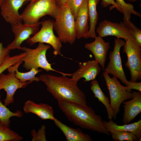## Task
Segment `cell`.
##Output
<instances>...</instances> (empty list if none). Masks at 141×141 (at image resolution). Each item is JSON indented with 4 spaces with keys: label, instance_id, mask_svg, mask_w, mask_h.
<instances>
[{
    "label": "cell",
    "instance_id": "7402d4cb",
    "mask_svg": "<svg viewBox=\"0 0 141 141\" xmlns=\"http://www.w3.org/2000/svg\"><path fill=\"white\" fill-rule=\"evenodd\" d=\"M91 85L90 89L95 97L97 98L99 102H101L105 107L108 119H112L113 117V114L110 107L109 98L103 93L98 81L96 79L91 81Z\"/></svg>",
    "mask_w": 141,
    "mask_h": 141
},
{
    "label": "cell",
    "instance_id": "484cf974",
    "mask_svg": "<svg viewBox=\"0 0 141 141\" xmlns=\"http://www.w3.org/2000/svg\"><path fill=\"white\" fill-rule=\"evenodd\" d=\"M115 2L123 14V19L130 20L132 14L141 17L140 13L134 10L132 4L126 3L124 0H115Z\"/></svg>",
    "mask_w": 141,
    "mask_h": 141
},
{
    "label": "cell",
    "instance_id": "277c9868",
    "mask_svg": "<svg viewBox=\"0 0 141 141\" xmlns=\"http://www.w3.org/2000/svg\"><path fill=\"white\" fill-rule=\"evenodd\" d=\"M55 19L54 28L61 41L72 44L77 38L75 19L67 3L59 6Z\"/></svg>",
    "mask_w": 141,
    "mask_h": 141
},
{
    "label": "cell",
    "instance_id": "8fae6325",
    "mask_svg": "<svg viewBox=\"0 0 141 141\" xmlns=\"http://www.w3.org/2000/svg\"><path fill=\"white\" fill-rule=\"evenodd\" d=\"M41 22L29 24L22 23L11 25L12 31L15 36L14 40L7 46L10 50H21V44L25 40L34 35L39 31Z\"/></svg>",
    "mask_w": 141,
    "mask_h": 141
},
{
    "label": "cell",
    "instance_id": "7a4b0ae2",
    "mask_svg": "<svg viewBox=\"0 0 141 141\" xmlns=\"http://www.w3.org/2000/svg\"><path fill=\"white\" fill-rule=\"evenodd\" d=\"M58 107L68 120L82 128L110 135L101 116L87 105H81L65 101H58Z\"/></svg>",
    "mask_w": 141,
    "mask_h": 141
},
{
    "label": "cell",
    "instance_id": "30bf717a",
    "mask_svg": "<svg viewBox=\"0 0 141 141\" xmlns=\"http://www.w3.org/2000/svg\"><path fill=\"white\" fill-rule=\"evenodd\" d=\"M8 74L3 73L0 74V90L3 89L6 93V97L4 100V104L7 106L14 101V95L19 89L25 87L32 82H22L16 77L14 65L7 69Z\"/></svg>",
    "mask_w": 141,
    "mask_h": 141
},
{
    "label": "cell",
    "instance_id": "9a60e30c",
    "mask_svg": "<svg viewBox=\"0 0 141 141\" xmlns=\"http://www.w3.org/2000/svg\"><path fill=\"white\" fill-rule=\"evenodd\" d=\"M94 39L93 42L86 43L84 47L92 53L95 60L104 70L107 54L110 47V44L109 42H105L99 36H97Z\"/></svg>",
    "mask_w": 141,
    "mask_h": 141
},
{
    "label": "cell",
    "instance_id": "4dcf8cb0",
    "mask_svg": "<svg viewBox=\"0 0 141 141\" xmlns=\"http://www.w3.org/2000/svg\"><path fill=\"white\" fill-rule=\"evenodd\" d=\"M83 0H68L67 4L75 20L78 11Z\"/></svg>",
    "mask_w": 141,
    "mask_h": 141
},
{
    "label": "cell",
    "instance_id": "7c38bea8",
    "mask_svg": "<svg viewBox=\"0 0 141 141\" xmlns=\"http://www.w3.org/2000/svg\"><path fill=\"white\" fill-rule=\"evenodd\" d=\"M96 32L102 38L112 36L124 39L125 40L132 36L131 32L124 21L114 22L106 20L99 23Z\"/></svg>",
    "mask_w": 141,
    "mask_h": 141
},
{
    "label": "cell",
    "instance_id": "1f68e13d",
    "mask_svg": "<svg viewBox=\"0 0 141 141\" xmlns=\"http://www.w3.org/2000/svg\"><path fill=\"white\" fill-rule=\"evenodd\" d=\"M10 50L7 46L4 47L2 42H0V66L5 62L7 56L9 55Z\"/></svg>",
    "mask_w": 141,
    "mask_h": 141
},
{
    "label": "cell",
    "instance_id": "83f0119b",
    "mask_svg": "<svg viewBox=\"0 0 141 141\" xmlns=\"http://www.w3.org/2000/svg\"><path fill=\"white\" fill-rule=\"evenodd\" d=\"M26 55V54L24 52L12 56H10L9 55H8L4 62L0 66V74L10 67L20 61L21 59Z\"/></svg>",
    "mask_w": 141,
    "mask_h": 141
},
{
    "label": "cell",
    "instance_id": "603a6c76",
    "mask_svg": "<svg viewBox=\"0 0 141 141\" xmlns=\"http://www.w3.org/2000/svg\"><path fill=\"white\" fill-rule=\"evenodd\" d=\"M22 62L20 61L14 65L16 78L22 82L39 81L38 77H36V75L41 71L40 70L32 68L29 71L26 72H21L18 71V68Z\"/></svg>",
    "mask_w": 141,
    "mask_h": 141
},
{
    "label": "cell",
    "instance_id": "ba28073f",
    "mask_svg": "<svg viewBox=\"0 0 141 141\" xmlns=\"http://www.w3.org/2000/svg\"><path fill=\"white\" fill-rule=\"evenodd\" d=\"M54 21L46 19L41 22L42 27L33 37L28 39L27 42L30 45L37 43H45L51 46L54 49L53 54L55 56L60 55L62 45L58 37L56 36L53 31Z\"/></svg>",
    "mask_w": 141,
    "mask_h": 141
},
{
    "label": "cell",
    "instance_id": "e0dca14e",
    "mask_svg": "<svg viewBox=\"0 0 141 141\" xmlns=\"http://www.w3.org/2000/svg\"><path fill=\"white\" fill-rule=\"evenodd\" d=\"M89 21L88 0H83L75 20L77 38L79 39L83 38L85 39L89 28Z\"/></svg>",
    "mask_w": 141,
    "mask_h": 141
},
{
    "label": "cell",
    "instance_id": "2e32d148",
    "mask_svg": "<svg viewBox=\"0 0 141 141\" xmlns=\"http://www.w3.org/2000/svg\"><path fill=\"white\" fill-rule=\"evenodd\" d=\"M132 92L131 99L122 103L124 109L122 120L124 124H129L141 112V92Z\"/></svg>",
    "mask_w": 141,
    "mask_h": 141
},
{
    "label": "cell",
    "instance_id": "5bb4252c",
    "mask_svg": "<svg viewBox=\"0 0 141 141\" xmlns=\"http://www.w3.org/2000/svg\"><path fill=\"white\" fill-rule=\"evenodd\" d=\"M78 65L79 68L71 75V78L77 82L83 78L85 82L95 80L101 70L99 64L95 60L79 62Z\"/></svg>",
    "mask_w": 141,
    "mask_h": 141
},
{
    "label": "cell",
    "instance_id": "52a82bcc",
    "mask_svg": "<svg viewBox=\"0 0 141 141\" xmlns=\"http://www.w3.org/2000/svg\"><path fill=\"white\" fill-rule=\"evenodd\" d=\"M123 47L127 58L125 65L130 72V81L137 82L141 79V47L132 36L125 40Z\"/></svg>",
    "mask_w": 141,
    "mask_h": 141
},
{
    "label": "cell",
    "instance_id": "ac0fdd59",
    "mask_svg": "<svg viewBox=\"0 0 141 141\" xmlns=\"http://www.w3.org/2000/svg\"><path fill=\"white\" fill-rule=\"evenodd\" d=\"M23 110L25 113H33L42 120L49 119L53 121L55 118L52 108L46 103L38 104L28 100L25 103Z\"/></svg>",
    "mask_w": 141,
    "mask_h": 141
},
{
    "label": "cell",
    "instance_id": "4316f807",
    "mask_svg": "<svg viewBox=\"0 0 141 141\" xmlns=\"http://www.w3.org/2000/svg\"><path fill=\"white\" fill-rule=\"evenodd\" d=\"M115 141L138 140L137 137L131 132L125 131H111L110 132Z\"/></svg>",
    "mask_w": 141,
    "mask_h": 141
},
{
    "label": "cell",
    "instance_id": "836d02e7",
    "mask_svg": "<svg viewBox=\"0 0 141 141\" xmlns=\"http://www.w3.org/2000/svg\"><path fill=\"white\" fill-rule=\"evenodd\" d=\"M101 4L102 6L105 7L112 5V8H115L118 10L121 13L120 8L114 0H101Z\"/></svg>",
    "mask_w": 141,
    "mask_h": 141
},
{
    "label": "cell",
    "instance_id": "3957f363",
    "mask_svg": "<svg viewBox=\"0 0 141 141\" xmlns=\"http://www.w3.org/2000/svg\"><path fill=\"white\" fill-rule=\"evenodd\" d=\"M21 14L24 23L32 24L39 22L40 19L46 15L54 19L59 10L56 0H31Z\"/></svg>",
    "mask_w": 141,
    "mask_h": 141
},
{
    "label": "cell",
    "instance_id": "8992f818",
    "mask_svg": "<svg viewBox=\"0 0 141 141\" xmlns=\"http://www.w3.org/2000/svg\"><path fill=\"white\" fill-rule=\"evenodd\" d=\"M103 74L109 92L110 107L113 114V118L115 120L120 111L121 104L126 100L131 99L133 94L127 91L126 86L122 85L117 78H111L104 71Z\"/></svg>",
    "mask_w": 141,
    "mask_h": 141
},
{
    "label": "cell",
    "instance_id": "5b68a950",
    "mask_svg": "<svg viewBox=\"0 0 141 141\" xmlns=\"http://www.w3.org/2000/svg\"><path fill=\"white\" fill-rule=\"evenodd\" d=\"M50 47L49 44L39 43L37 47L31 49L25 46L21 47V50L24 51L26 55L22 57L20 61L24 62L23 67L28 70L32 68L38 69L39 68L44 69L47 72L50 71L59 73L62 75L71 76L72 74L63 73L56 70L51 66L47 59L46 54L47 51Z\"/></svg>",
    "mask_w": 141,
    "mask_h": 141
},
{
    "label": "cell",
    "instance_id": "4fadbf2b",
    "mask_svg": "<svg viewBox=\"0 0 141 141\" xmlns=\"http://www.w3.org/2000/svg\"><path fill=\"white\" fill-rule=\"evenodd\" d=\"M30 0H4L0 6L1 14L4 20L11 25L22 23L19 10L27 2Z\"/></svg>",
    "mask_w": 141,
    "mask_h": 141
},
{
    "label": "cell",
    "instance_id": "d590c367",
    "mask_svg": "<svg viewBox=\"0 0 141 141\" xmlns=\"http://www.w3.org/2000/svg\"><path fill=\"white\" fill-rule=\"evenodd\" d=\"M127 0V1L129 2H134L137 1V0Z\"/></svg>",
    "mask_w": 141,
    "mask_h": 141
},
{
    "label": "cell",
    "instance_id": "cb8c5ba5",
    "mask_svg": "<svg viewBox=\"0 0 141 141\" xmlns=\"http://www.w3.org/2000/svg\"><path fill=\"white\" fill-rule=\"evenodd\" d=\"M1 98L0 94V121L3 124L9 127L10 118L13 116L21 117L23 115V113L19 110H17L15 112L11 111L2 103Z\"/></svg>",
    "mask_w": 141,
    "mask_h": 141
},
{
    "label": "cell",
    "instance_id": "d6986e66",
    "mask_svg": "<svg viewBox=\"0 0 141 141\" xmlns=\"http://www.w3.org/2000/svg\"><path fill=\"white\" fill-rule=\"evenodd\" d=\"M55 125L62 131L67 141H92L88 134L83 133L80 128H74L64 124L56 118L53 120Z\"/></svg>",
    "mask_w": 141,
    "mask_h": 141
},
{
    "label": "cell",
    "instance_id": "8d00e7d4",
    "mask_svg": "<svg viewBox=\"0 0 141 141\" xmlns=\"http://www.w3.org/2000/svg\"><path fill=\"white\" fill-rule=\"evenodd\" d=\"M4 0H0V7L2 5Z\"/></svg>",
    "mask_w": 141,
    "mask_h": 141
},
{
    "label": "cell",
    "instance_id": "f1b7e54d",
    "mask_svg": "<svg viewBox=\"0 0 141 141\" xmlns=\"http://www.w3.org/2000/svg\"><path fill=\"white\" fill-rule=\"evenodd\" d=\"M123 21L131 32L132 36L137 44L141 47V30L131 22L130 20L123 19Z\"/></svg>",
    "mask_w": 141,
    "mask_h": 141
},
{
    "label": "cell",
    "instance_id": "6da1fadb",
    "mask_svg": "<svg viewBox=\"0 0 141 141\" xmlns=\"http://www.w3.org/2000/svg\"><path fill=\"white\" fill-rule=\"evenodd\" d=\"M39 81L46 85L47 91L57 101H65L87 105L85 93L79 87L77 81L67 76H57L49 74L40 75Z\"/></svg>",
    "mask_w": 141,
    "mask_h": 141
},
{
    "label": "cell",
    "instance_id": "44dd1931",
    "mask_svg": "<svg viewBox=\"0 0 141 141\" xmlns=\"http://www.w3.org/2000/svg\"><path fill=\"white\" fill-rule=\"evenodd\" d=\"M100 0H88V7L89 16V28L85 39L95 38L97 36L96 26L98 19L97 6Z\"/></svg>",
    "mask_w": 141,
    "mask_h": 141
},
{
    "label": "cell",
    "instance_id": "74e56055",
    "mask_svg": "<svg viewBox=\"0 0 141 141\" xmlns=\"http://www.w3.org/2000/svg\"></svg>",
    "mask_w": 141,
    "mask_h": 141
},
{
    "label": "cell",
    "instance_id": "d6a6232c",
    "mask_svg": "<svg viewBox=\"0 0 141 141\" xmlns=\"http://www.w3.org/2000/svg\"><path fill=\"white\" fill-rule=\"evenodd\" d=\"M130 84L129 86H126L127 91L132 92L131 90L134 89L141 92V82H132L130 81Z\"/></svg>",
    "mask_w": 141,
    "mask_h": 141
},
{
    "label": "cell",
    "instance_id": "ffe728a7",
    "mask_svg": "<svg viewBox=\"0 0 141 141\" xmlns=\"http://www.w3.org/2000/svg\"><path fill=\"white\" fill-rule=\"evenodd\" d=\"M104 125L110 132L111 131H125L131 132L137 137L138 140L141 141V119L130 124L119 125L112 119L108 121L103 120Z\"/></svg>",
    "mask_w": 141,
    "mask_h": 141
},
{
    "label": "cell",
    "instance_id": "e575fe53",
    "mask_svg": "<svg viewBox=\"0 0 141 141\" xmlns=\"http://www.w3.org/2000/svg\"><path fill=\"white\" fill-rule=\"evenodd\" d=\"M68 0H56L57 4L59 6L64 5L67 3Z\"/></svg>",
    "mask_w": 141,
    "mask_h": 141
},
{
    "label": "cell",
    "instance_id": "9c48e42d",
    "mask_svg": "<svg viewBox=\"0 0 141 141\" xmlns=\"http://www.w3.org/2000/svg\"><path fill=\"white\" fill-rule=\"evenodd\" d=\"M125 43V41L121 38L115 39L113 50L110 52L109 56V62L104 70L108 74L119 79L126 86H128L130 81L127 80L125 76L120 55V49Z\"/></svg>",
    "mask_w": 141,
    "mask_h": 141
},
{
    "label": "cell",
    "instance_id": "f546056e",
    "mask_svg": "<svg viewBox=\"0 0 141 141\" xmlns=\"http://www.w3.org/2000/svg\"><path fill=\"white\" fill-rule=\"evenodd\" d=\"M32 137V141H46V127L43 125L37 132L35 129L32 130L31 131Z\"/></svg>",
    "mask_w": 141,
    "mask_h": 141
},
{
    "label": "cell",
    "instance_id": "d4e9b609",
    "mask_svg": "<svg viewBox=\"0 0 141 141\" xmlns=\"http://www.w3.org/2000/svg\"><path fill=\"white\" fill-rule=\"evenodd\" d=\"M23 138L0 121V141H19Z\"/></svg>",
    "mask_w": 141,
    "mask_h": 141
}]
</instances>
